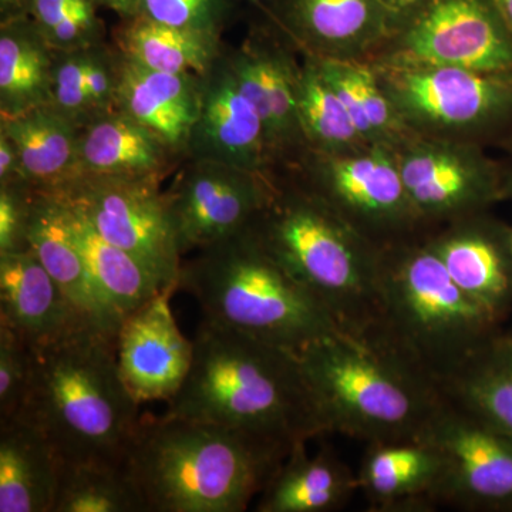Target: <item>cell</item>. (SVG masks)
I'll return each mask as SVG.
<instances>
[{
	"instance_id": "obj_30",
	"label": "cell",
	"mask_w": 512,
	"mask_h": 512,
	"mask_svg": "<svg viewBox=\"0 0 512 512\" xmlns=\"http://www.w3.org/2000/svg\"><path fill=\"white\" fill-rule=\"evenodd\" d=\"M440 390L512 440V345L503 330L441 383Z\"/></svg>"
},
{
	"instance_id": "obj_20",
	"label": "cell",
	"mask_w": 512,
	"mask_h": 512,
	"mask_svg": "<svg viewBox=\"0 0 512 512\" xmlns=\"http://www.w3.org/2000/svg\"><path fill=\"white\" fill-rule=\"evenodd\" d=\"M0 323L32 348L94 326L74 308L32 249L0 254Z\"/></svg>"
},
{
	"instance_id": "obj_14",
	"label": "cell",
	"mask_w": 512,
	"mask_h": 512,
	"mask_svg": "<svg viewBox=\"0 0 512 512\" xmlns=\"http://www.w3.org/2000/svg\"><path fill=\"white\" fill-rule=\"evenodd\" d=\"M185 163L165 191L183 255L245 231L268 202L275 177L201 158Z\"/></svg>"
},
{
	"instance_id": "obj_5",
	"label": "cell",
	"mask_w": 512,
	"mask_h": 512,
	"mask_svg": "<svg viewBox=\"0 0 512 512\" xmlns=\"http://www.w3.org/2000/svg\"><path fill=\"white\" fill-rule=\"evenodd\" d=\"M256 239L335 320L365 340L379 313L380 251L286 171L249 225Z\"/></svg>"
},
{
	"instance_id": "obj_44",
	"label": "cell",
	"mask_w": 512,
	"mask_h": 512,
	"mask_svg": "<svg viewBox=\"0 0 512 512\" xmlns=\"http://www.w3.org/2000/svg\"><path fill=\"white\" fill-rule=\"evenodd\" d=\"M494 2L497 8L500 9L505 22H507V25L512 30V0H494Z\"/></svg>"
},
{
	"instance_id": "obj_9",
	"label": "cell",
	"mask_w": 512,
	"mask_h": 512,
	"mask_svg": "<svg viewBox=\"0 0 512 512\" xmlns=\"http://www.w3.org/2000/svg\"><path fill=\"white\" fill-rule=\"evenodd\" d=\"M286 173L377 248L403 244L430 232L414 210L396 151L390 148L369 147L346 156L308 153Z\"/></svg>"
},
{
	"instance_id": "obj_35",
	"label": "cell",
	"mask_w": 512,
	"mask_h": 512,
	"mask_svg": "<svg viewBox=\"0 0 512 512\" xmlns=\"http://www.w3.org/2000/svg\"><path fill=\"white\" fill-rule=\"evenodd\" d=\"M53 512H147L124 466L60 464Z\"/></svg>"
},
{
	"instance_id": "obj_32",
	"label": "cell",
	"mask_w": 512,
	"mask_h": 512,
	"mask_svg": "<svg viewBox=\"0 0 512 512\" xmlns=\"http://www.w3.org/2000/svg\"><path fill=\"white\" fill-rule=\"evenodd\" d=\"M116 46L156 72L205 76L222 55L221 37L173 28L137 15L121 20Z\"/></svg>"
},
{
	"instance_id": "obj_45",
	"label": "cell",
	"mask_w": 512,
	"mask_h": 512,
	"mask_svg": "<svg viewBox=\"0 0 512 512\" xmlns=\"http://www.w3.org/2000/svg\"><path fill=\"white\" fill-rule=\"evenodd\" d=\"M417 0H392L394 8H396L397 12L402 9L409 8L410 5L416 3Z\"/></svg>"
},
{
	"instance_id": "obj_28",
	"label": "cell",
	"mask_w": 512,
	"mask_h": 512,
	"mask_svg": "<svg viewBox=\"0 0 512 512\" xmlns=\"http://www.w3.org/2000/svg\"><path fill=\"white\" fill-rule=\"evenodd\" d=\"M121 52L104 42L56 50L49 106L82 127L119 104Z\"/></svg>"
},
{
	"instance_id": "obj_6",
	"label": "cell",
	"mask_w": 512,
	"mask_h": 512,
	"mask_svg": "<svg viewBox=\"0 0 512 512\" xmlns=\"http://www.w3.org/2000/svg\"><path fill=\"white\" fill-rule=\"evenodd\" d=\"M177 291L190 293L202 319L289 352L342 333L249 227L183 261Z\"/></svg>"
},
{
	"instance_id": "obj_25",
	"label": "cell",
	"mask_w": 512,
	"mask_h": 512,
	"mask_svg": "<svg viewBox=\"0 0 512 512\" xmlns=\"http://www.w3.org/2000/svg\"><path fill=\"white\" fill-rule=\"evenodd\" d=\"M356 491V473L332 447L325 444L316 456H309L306 443H298L259 494L255 511L335 512L345 508Z\"/></svg>"
},
{
	"instance_id": "obj_1",
	"label": "cell",
	"mask_w": 512,
	"mask_h": 512,
	"mask_svg": "<svg viewBox=\"0 0 512 512\" xmlns=\"http://www.w3.org/2000/svg\"><path fill=\"white\" fill-rule=\"evenodd\" d=\"M167 416L244 431L288 448L325 436L298 355L202 319Z\"/></svg>"
},
{
	"instance_id": "obj_29",
	"label": "cell",
	"mask_w": 512,
	"mask_h": 512,
	"mask_svg": "<svg viewBox=\"0 0 512 512\" xmlns=\"http://www.w3.org/2000/svg\"><path fill=\"white\" fill-rule=\"evenodd\" d=\"M55 56L30 16L0 22V117L49 106Z\"/></svg>"
},
{
	"instance_id": "obj_11",
	"label": "cell",
	"mask_w": 512,
	"mask_h": 512,
	"mask_svg": "<svg viewBox=\"0 0 512 512\" xmlns=\"http://www.w3.org/2000/svg\"><path fill=\"white\" fill-rule=\"evenodd\" d=\"M379 55L512 76V30L494 0H417L397 12Z\"/></svg>"
},
{
	"instance_id": "obj_42",
	"label": "cell",
	"mask_w": 512,
	"mask_h": 512,
	"mask_svg": "<svg viewBox=\"0 0 512 512\" xmlns=\"http://www.w3.org/2000/svg\"><path fill=\"white\" fill-rule=\"evenodd\" d=\"M33 0H0V22L29 16Z\"/></svg>"
},
{
	"instance_id": "obj_18",
	"label": "cell",
	"mask_w": 512,
	"mask_h": 512,
	"mask_svg": "<svg viewBox=\"0 0 512 512\" xmlns=\"http://www.w3.org/2000/svg\"><path fill=\"white\" fill-rule=\"evenodd\" d=\"M426 239L458 288L503 323L512 312V224L477 212L433 229Z\"/></svg>"
},
{
	"instance_id": "obj_15",
	"label": "cell",
	"mask_w": 512,
	"mask_h": 512,
	"mask_svg": "<svg viewBox=\"0 0 512 512\" xmlns=\"http://www.w3.org/2000/svg\"><path fill=\"white\" fill-rule=\"evenodd\" d=\"M296 50L271 25L256 29L238 49L228 52L229 63L242 92L264 123L276 170L288 171L308 154L296 101L299 64Z\"/></svg>"
},
{
	"instance_id": "obj_13",
	"label": "cell",
	"mask_w": 512,
	"mask_h": 512,
	"mask_svg": "<svg viewBox=\"0 0 512 512\" xmlns=\"http://www.w3.org/2000/svg\"><path fill=\"white\" fill-rule=\"evenodd\" d=\"M420 440L443 461L440 504L512 512V440L444 397Z\"/></svg>"
},
{
	"instance_id": "obj_8",
	"label": "cell",
	"mask_w": 512,
	"mask_h": 512,
	"mask_svg": "<svg viewBox=\"0 0 512 512\" xmlns=\"http://www.w3.org/2000/svg\"><path fill=\"white\" fill-rule=\"evenodd\" d=\"M367 62L416 136L511 146L512 76L400 55Z\"/></svg>"
},
{
	"instance_id": "obj_26",
	"label": "cell",
	"mask_w": 512,
	"mask_h": 512,
	"mask_svg": "<svg viewBox=\"0 0 512 512\" xmlns=\"http://www.w3.org/2000/svg\"><path fill=\"white\" fill-rule=\"evenodd\" d=\"M60 464L45 434L28 421L0 424V512H53Z\"/></svg>"
},
{
	"instance_id": "obj_39",
	"label": "cell",
	"mask_w": 512,
	"mask_h": 512,
	"mask_svg": "<svg viewBox=\"0 0 512 512\" xmlns=\"http://www.w3.org/2000/svg\"><path fill=\"white\" fill-rule=\"evenodd\" d=\"M33 190L25 183L0 185V254L30 249L28 228Z\"/></svg>"
},
{
	"instance_id": "obj_12",
	"label": "cell",
	"mask_w": 512,
	"mask_h": 512,
	"mask_svg": "<svg viewBox=\"0 0 512 512\" xmlns=\"http://www.w3.org/2000/svg\"><path fill=\"white\" fill-rule=\"evenodd\" d=\"M414 210L433 229L504 201V167L485 147L416 136L396 151Z\"/></svg>"
},
{
	"instance_id": "obj_40",
	"label": "cell",
	"mask_w": 512,
	"mask_h": 512,
	"mask_svg": "<svg viewBox=\"0 0 512 512\" xmlns=\"http://www.w3.org/2000/svg\"><path fill=\"white\" fill-rule=\"evenodd\" d=\"M25 183L22 158L15 141L0 130V185Z\"/></svg>"
},
{
	"instance_id": "obj_2",
	"label": "cell",
	"mask_w": 512,
	"mask_h": 512,
	"mask_svg": "<svg viewBox=\"0 0 512 512\" xmlns=\"http://www.w3.org/2000/svg\"><path fill=\"white\" fill-rule=\"evenodd\" d=\"M291 450L217 424L144 414L123 466L147 512H242Z\"/></svg>"
},
{
	"instance_id": "obj_3",
	"label": "cell",
	"mask_w": 512,
	"mask_h": 512,
	"mask_svg": "<svg viewBox=\"0 0 512 512\" xmlns=\"http://www.w3.org/2000/svg\"><path fill=\"white\" fill-rule=\"evenodd\" d=\"M116 349L117 336L94 326L32 348V379L16 419L42 431L60 463L124 464L141 416Z\"/></svg>"
},
{
	"instance_id": "obj_21",
	"label": "cell",
	"mask_w": 512,
	"mask_h": 512,
	"mask_svg": "<svg viewBox=\"0 0 512 512\" xmlns=\"http://www.w3.org/2000/svg\"><path fill=\"white\" fill-rule=\"evenodd\" d=\"M29 247L84 318L117 336L120 316L94 281L82 249L73 237L66 207L56 195L33 190L28 228Z\"/></svg>"
},
{
	"instance_id": "obj_10",
	"label": "cell",
	"mask_w": 512,
	"mask_h": 512,
	"mask_svg": "<svg viewBox=\"0 0 512 512\" xmlns=\"http://www.w3.org/2000/svg\"><path fill=\"white\" fill-rule=\"evenodd\" d=\"M161 181L79 174L47 192L79 211L100 237L134 256L164 289L177 292L183 254Z\"/></svg>"
},
{
	"instance_id": "obj_19",
	"label": "cell",
	"mask_w": 512,
	"mask_h": 512,
	"mask_svg": "<svg viewBox=\"0 0 512 512\" xmlns=\"http://www.w3.org/2000/svg\"><path fill=\"white\" fill-rule=\"evenodd\" d=\"M164 291L121 322L117 363L138 403L170 402L183 386L194 357V342L181 332Z\"/></svg>"
},
{
	"instance_id": "obj_24",
	"label": "cell",
	"mask_w": 512,
	"mask_h": 512,
	"mask_svg": "<svg viewBox=\"0 0 512 512\" xmlns=\"http://www.w3.org/2000/svg\"><path fill=\"white\" fill-rule=\"evenodd\" d=\"M183 160L119 107L79 130V174L164 180Z\"/></svg>"
},
{
	"instance_id": "obj_22",
	"label": "cell",
	"mask_w": 512,
	"mask_h": 512,
	"mask_svg": "<svg viewBox=\"0 0 512 512\" xmlns=\"http://www.w3.org/2000/svg\"><path fill=\"white\" fill-rule=\"evenodd\" d=\"M356 477L369 511L421 512L441 505L443 461L424 440L367 444Z\"/></svg>"
},
{
	"instance_id": "obj_47",
	"label": "cell",
	"mask_w": 512,
	"mask_h": 512,
	"mask_svg": "<svg viewBox=\"0 0 512 512\" xmlns=\"http://www.w3.org/2000/svg\"><path fill=\"white\" fill-rule=\"evenodd\" d=\"M504 335H505V338H507L508 340H510V343L512 345V329L511 330H508V332H504Z\"/></svg>"
},
{
	"instance_id": "obj_36",
	"label": "cell",
	"mask_w": 512,
	"mask_h": 512,
	"mask_svg": "<svg viewBox=\"0 0 512 512\" xmlns=\"http://www.w3.org/2000/svg\"><path fill=\"white\" fill-rule=\"evenodd\" d=\"M96 0H33L29 16L52 49H83L106 42Z\"/></svg>"
},
{
	"instance_id": "obj_16",
	"label": "cell",
	"mask_w": 512,
	"mask_h": 512,
	"mask_svg": "<svg viewBox=\"0 0 512 512\" xmlns=\"http://www.w3.org/2000/svg\"><path fill=\"white\" fill-rule=\"evenodd\" d=\"M271 25L302 56L367 62L392 33V0H276Z\"/></svg>"
},
{
	"instance_id": "obj_38",
	"label": "cell",
	"mask_w": 512,
	"mask_h": 512,
	"mask_svg": "<svg viewBox=\"0 0 512 512\" xmlns=\"http://www.w3.org/2000/svg\"><path fill=\"white\" fill-rule=\"evenodd\" d=\"M32 346L0 323V424L22 412L32 379Z\"/></svg>"
},
{
	"instance_id": "obj_23",
	"label": "cell",
	"mask_w": 512,
	"mask_h": 512,
	"mask_svg": "<svg viewBox=\"0 0 512 512\" xmlns=\"http://www.w3.org/2000/svg\"><path fill=\"white\" fill-rule=\"evenodd\" d=\"M201 76L156 72L121 53L119 109L184 158L201 107Z\"/></svg>"
},
{
	"instance_id": "obj_17",
	"label": "cell",
	"mask_w": 512,
	"mask_h": 512,
	"mask_svg": "<svg viewBox=\"0 0 512 512\" xmlns=\"http://www.w3.org/2000/svg\"><path fill=\"white\" fill-rule=\"evenodd\" d=\"M185 158L218 161L262 175L278 173L264 123L222 52L202 76L201 107Z\"/></svg>"
},
{
	"instance_id": "obj_46",
	"label": "cell",
	"mask_w": 512,
	"mask_h": 512,
	"mask_svg": "<svg viewBox=\"0 0 512 512\" xmlns=\"http://www.w3.org/2000/svg\"><path fill=\"white\" fill-rule=\"evenodd\" d=\"M239 2H241V0H239ZM242 2L252 3V5L265 9L268 8L269 5H272V3L276 2V0H242Z\"/></svg>"
},
{
	"instance_id": "obj_41",
	"label": "cell",
	"mask_w": 512,
	"mask_h": 512,
	"mask_svg": "<svg viewBox=\"0 0 512 512\" xmlns=\"http://www.w3.org/2000/svg\"><path fill=\"white\" fill-rule=\"evenodd\" d=\"M96 3L99 8L109 9L121 20H126L137 16L140 0H96Z\"/></svg>"
},
{
	"instance_id": "obj_43",
	"label": "cell",
	"mask_w": 512,
	"mask_h": 512,
	"mask_svg": "<svg viewBox=\"0 0 512 512\" xmlns=\"http://www.w3.org/2000/svg\"><path fill=\"white\" fill-rule=\"evenodd\" d=\"M508 153L507 160L503 161L504 167V201L512 202V144L505 148Z\"/></svg>"
},
{
	"instance_id": "obj_7",
	"label": "cell",
	"mask_w": 512,
	"mask_h": 512,
	"mask_svg": "<svg viewBox=\"0 0 512 512\" xmlns=\"http://www.w3.org/2000/svg\"><path fill=\"white\" fill-rule=\"evenodd\" d=\"M296 355L328 433L366 444L420 440L444 403L437 384L345 333Z\"/></svg>"
},
{
	"instance_id": "obj_27",
	"label": "cell",
	"mask_w": 512,
	"mask_h": 512,
	"mask_svg": "<svg viewBox=\"0 0 512 512\" xmlns=\"http://www.w3.org/2000/svg\"><path fill=\"white\" fill-rule=\"evenodd\" d=\"M0 130L19 148L30 187L49 191L79 175V130L50 106L0 117Z\"/></svg>"
},
{
	"instance_id": "obj_34",
	"label": "cell",
	"mask_w": 512,
	"mask_h": 512,
	"mask_svg": "<svg viewBox=\"0 0 512 512\" xmlns=\"http://www.w3.org/2000/svg\"><path fill=\"white\" fill-rule=\"evenodd\" d=\"M296 101L308 153L346 156L375 147L359 133L345 104L309 56H302L299 64Z\"/></svg>"
},
{
	"instance_id": "obj_31",
	"label": "cell",
	"mask_w": 512,
	"mask_h": 512,
	"mask_svg": "<svg viewBox=\"0 0 512 512\" xmlns=\"http://www.w3.org/2000/svg\"><path fill=\"white\" fill-rule=\"evenodd\" d=\"M312 59L370 146L397 151L416 137L384 92L372 64L359 60Z\"/></svg>"
},
{
	"instance_id": "obj_4",
	"label": "cell",
	"mask_w": 512,
	"mask_h": 512,
	"mask_svg": "<svg viewBox=\"0 0 512 512\" xmlns=\"http://www.w3.org/2000/svg\"><path fill=\"white\" fill-rule=\"evenodd\" d=\"M501 332L461 291L426 235L380 251L379 313L362 342L437 384Z\"/></svg>"
},
{
	"instance_id": "obj_37",
	"label": "cell",
	"mask_w": 512,
	"mask_h": 512,
	"mask_svg": "<svg viewBox=\"0 0 512 512\" xmlns=\"http://www.w3.org/2000/svg\"><path fill=\"white\" fill-rule=\"evenodd\" d=\"M239 0H140L137 15L173 26L220 36Z\"/></svg>"
},
{
	"instance_id": "obj_33",
	"label": "cell",
	"mask_w": 512,
	"mask_h": 512,
	"mask_svg": "<svg viewBox=\"0 0 512 512\" xmlns=\"http://www.w3.org/2000/svg\"><path fill=\"white\" fill-rule=\"evenodd\" d=\"M62 202L73 237L82 249L94 281L121 320L161 292L171 291L164 289L156 276L134 256L100 237L79 211Z\"/></svg>"
}]
</instances>
